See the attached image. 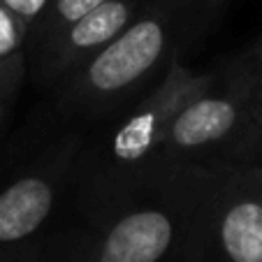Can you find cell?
<instances>
[{
    "mask_svg": "<svg viewBox=\"0 0 262 262\" xmlns=\"http://www.w3.org/2000/svg\"><path fill=\"white\" fill-rule=\"evenodd\" d=\"M204 160L151 163L100 183L107 209L81 239L89 262H177L198 202Z\"/></svg>",
    "mask_w": 262,
    "mask_h": 262,
    "instance_id": "6da1fadb",
    "label": "cell"
},
{
    "mask_svg": "<svg viewBox=\"0 0 262 262\" xmlns=\"http://www.w3.org/2000/svg\"><path fill=\"white\" fill-rule=\"evenodd\" d=\"M202 0H167L142 7L135 21L65 81L63 104L77 114H104L125 102L163 65L177 58L193 7Z\"/></svg>",
    "mask_w": 262,
    "mask_h": 262,
    "instance_id": "7a4b0ae2",
    "label": "cell"
},
{
    "mask_svg": "<svg viewBox=\"0 0 262 262\" xmlns=\"http://www.w3.org/2000/svg\"><path fill=\"white\" fill-rule=\"evenodd\" d=\"M255 60H234L216 70L211 84L179 107L154 163L190 160H257L260 142L253 130Z\"/></svg>",
    "mask_w": 262,
    "mask_h": 262,
    "instance_id": "3957f363",
    "label": "cell"
},
{
    "mask_svg": "<svg viewBox=\"0 0 262 262\" xmlns=\"http://www.w3.org/2000/svg\"><path fill=\"white\" fill-rule=\"evenodd\" d=\"M177 262H262V163L204 160Z\"/></svg>",
    "mask_w": 262,
    "mask_h": 262,
    "instance_id": "277c9868",
    "label": "cell"
},
{
    "mask_svg": "<svg viewBox=\"0 0 262 262\" xmlns=\"http://www.w3.org/2000/svg\"><path fill=\"white\" fill-rule=\"evenodd\" d=\"M213 77L216 70L198 72L193 68H186L177 56L167 65L165 77L154 86V91L139 100L133 112L123 116L104 137V174L100 183L125 179L154 163L179 107L207 84H211Z\"/></svg>",
    "mask_w": 262,
    "mask_h": 262,
    "instance_id": "5b68a950",
    "label": "cell"
},
{
    "mask_svg": "<svg viewBox=\"0 0 262 262\" xmlns=\"http://www.w3.org/2000/svg\"><path fill=\"white\" fill-rule=\"evenodd\" d=\"M72 158L74 148L63 146L56 156L0 188V262L40 242L37 234L58 204Z\"/></svg>",
    "mask_w": 262,
    "mask_h": 262,
    "instance_id": "8992f818",
    "label": "cell"
},
{
    "mask_svg": "<svg viewBox=\"0 0 262 262\" xmlns=\"http://www.w3.org/2000/svg\"><path fill=\"white\" fill-rule=\"evenodd\" d=\"M142 7V0H104L100 7L56 33L45 45L35 47L37 79L42 84L68 81L109 42H114L125 26L135 21Z\"/></svg>",
    "mask_w": 262,
    "mask_h": 262,
    "instance_id": "52a82bcc",
    "label": "cell"
},
{
    "mask_svg": "<svg viewBox=\"0 0 262 262\" xmlns=\"http://www.w3.org/2000/svg\"><path fill=\"white\" fill-rule=\"evenodd\" d=\"M102 3L104 0H49L45 12L40 14V19L30 26L28 40H33L35 47L45 45L56 33H60L74 21H79L81 16L93 12Z\"/></svg>",
    "mask_w": 262,
    "mask_h": 262,
    "instance_id": "ba28073f",
    "label": "cell"
},
{
    "mask_svg": "<svg viewBox=\"0 0 262 262\" xmlns=\"http://www.w3.org/2000/svg\"><path fill=\"white\" fill-rule=\"evenodd\" d=\"M28 24L21 16H16L10 7L0 3V60L24 54V47L28 42Z\"/></svg>",
    "mask_w": 262,
    "mask_h": 262,
    "instance_id": "9c48e42d",
    "label": "cell"
},
{
    "mask_svg": "<svg viewBox=\"0 0 262 262\" xmlns=\"http://www.w3.org/2000/svg\"><path fill=\"white\" fill-rule=\"evenodd\" d=\"M24 74H26L24 54H16L5 60H0V123H3V119L10 112L12 100H14L21 81H24Z\"/></svg>",
    "mask_w": 262,
    "mask_h": 262,
    "instance_id": "30bf717a",
    "label": "cell"
},
{
    "mask_svg": "<svg viewBox=\"0 0 262 262\" xmlns=\"http://www.w3.org/2000/svg\"><path fill=\"white\" fill-rule=\"evenodd\" d=\"M0 3H3L5 7H10L16 16H21L30 28L35 21L40 19V14L45 12V7H47L49 0H0Z\"/></svg>",
    "mask_w": 262,
    "mask_h": 262,
    "instance_id": "8fae6325",
    "label": "cell"
},
{
    "mask_svg": "<svg viewBox=\"0 0 262 262\" xmlns=\"http://www.w3.org/2000/svg\"><path fill=\"white\" fill-rule=\"evenodd\" d=\"M257 74H255V91H253V130L257 135L260 142V151H262V63L255 65Z\"/></svg>",
    "mask_w": 262,
    "mask_h": 262,
    "instance_id": "7c38bea8",
    "label": "cell"
},
{
    "mask_svg": "<svg viewBox=\"0 0 262 262\" xmlns=\"http://www.w3.org/2000/svg\"><path fill=\"white\" fill-rule=\"evenodd\" d=\"M3 262H42V244L40 242L30 244V246L21 248L19 253H14V255L5 257Z\"/></svg>",
    "mask_w": 262,
    "mask_h": 262,
    "instance_id": "4fadbf2b",
    "label": "cell"
},
{
    "mask_svg": "<svg viewBox=\"0 0 262 262\" xmlns=\"http://www.w3.org/2000/svg\"><path fill=\"white\" fill-rule=\"evenodd\" d=\"M68 262H89V257H86V253H84V246H81V239L77 242V248L72 251Z\"/></svg>",
    "mask_w": 262,
    "mask_h": 262,
    "instance_id": "5bb4252c",
    "label": "cell"
},
{
    "mask_svg": "<svg viewBox=\"0 0 262 262\" xmlns=\"http://www.w3.org/2000/svg\"><path fill=\"white\" fill-rule=\"evenodd\" d=\"M251 56H253V60H255V65L262 63V37H260V42L251 49Z\"/></svg>",
    "mask_w": 262,
    "mask_h": 262,
    "instance_id": "9a60e30c",
    "label": "cell"
},
{
    "mask_svg": "<svg viewBox=\"0 0 262 262\" xmlns=\"http://www.w3.org/2000/svg\"><path fill=\"white\" fill-rule=\"evenodd\" d=\"M202 3H204V5H221V3H225V0H202Z\"/></svg>",
    "mask_w": 262,
    "mask_h": 262,
    "instance_id": "2e32d148",
    "label": "cell"
},
{
    "mask_svg": "<svg viewBox=\"0 0 262 262\" xmlns=\"http://www.w3.org/2000/svg\"><path fill=\"white\" fill-rule=\"evenodd\" d=\"M260 154H262V151H260Z\"/></svg>",
    "mask_w": 262,
    "mask_h": 262,
    "instance_id": "e0dca14e",
    "label": "cell"
}]
</instances>
